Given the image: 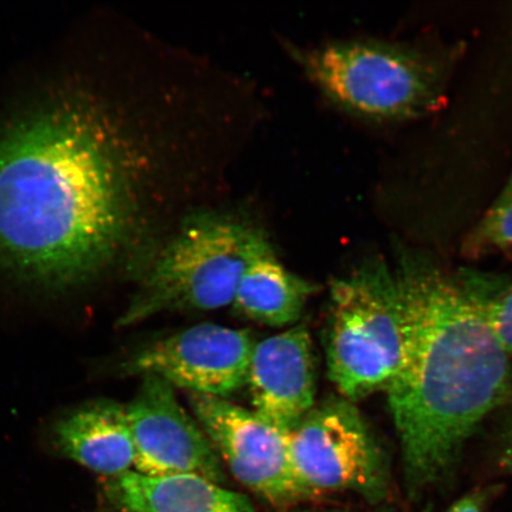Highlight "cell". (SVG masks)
Here are the masks:
<instances>
[{
	"instance_id": "obj_14",
	"label": "cell",
	"mask_w": 512,
	"mask_h": 512,
	"mask_svg": "<svg viewBox=\"0 0 512 512\" xmlns=\"http://www.w3.org/2000/svg\"><path fill=\"white\" fill-rule=\"evenodd\" d=\"M459 273L482 306L486 322L497 341L512 357V281L501 275L472 270Z\"/></svg>"
},
{
	"instance_id": "obj_16",
	"label": "cell",
	"mask_w": 512,
	"mask_h": 512,
	"mask_svg": "<svg viewBox=\"0 0 512 512\" xmlns=\"http://www.w3.org/2000/svg\"><path fill=\"white\" fill-rule=\"evenodd\" d=\"M486 494L483 491L472 492L453 504L447 512H485Z\"/></svg>"
},
{
	"instance_id": "obj_15",
	"label": "cell",
	"mask_w": 512,
	"mask_h": 512,
	"mask_svg": "<svg viewBox=\"0 0 512 512\" xmlns=\"http://www.w3.org/2000/svg\"><path fill=\"white\" fill-rule=\"evenodd\" d=\"M464 251L470 255L512 253V190L505 187L467 236Z\"/></svg>"
},
{
	"instance_id": "obj_5",
	"label": "cell",
	"mask_w": 512,
	"mask_h": 512,
	"mask_svg": "<svg viewBox=\"0 0 512 512\" xmlns=\"http://www.w3.org/2000/svg\"><path fill=\"white\" fill-rule=\"evenodd\" d=\"M305 75L342 110L376 120L418 117L438 105L437 74L408 51L374 42L292 49Z\"/></svg>"
},
{
	"instance_id": "obj_6",
	"label": "cell",
	"mask_w": 512,
	"mask_h": 512,
	"mask_svg": "<svg viewBox=\"0 0 512 512\" xmlns=\"http://www.w3.org/2000/svg\"><path fill=\"white\" fill-rule=\"evenodd\" d=\"M292 465L311 496L351 491L370 502L389 494V463L360 409L343 396H332L287 432Z\"/></svg>"
},
{
	"instance_id": "obj_17",
	"label": "cell",
	"mask_w": 512,
	"mask_h": 512,
	"mask_svg": "<svg viewBox=\"0 0 512 512\" xmlns=\"http://www.w3.org/2000/svg\"><path fill=\"white\" fill-rule=\"evenodd\" d=\"M499 464L503 469L512 472V428L504 438L501 453H499Z\"/></svg>"
},
{
	"instance_id": "obj_19",
	"label": "cell",
	"mask_w": 512,
	"mask_h": 512,
	"mask_svg": "<svg viewBox=\"0 0 512 512\" xmlns=\"http://www.w3.org/2000/svg\"><path fill=\"white\" fill-rule=\"evenodd\" d=\"M377 512H384V511H377Z\"/></svg>"
},
{
	"instance_id": "obj_4",
	"label": "cell",
	"mask_w": 512,
	"mask_h": 512,
	"mask_svg": "<svg viewBox=\"0 0 512 512\" xmlns=\"http://www.w3.org/2000/svg\"><path fill=\"white\" fill-rule=\"evenodd\" d=\"M326 362L339 395L352 402L386 393L400 368L405 317L394 266L370 256L330 284Z\"/></svg>"
},
{
	"instance_id": "obj_2",
	"label": "cell",
	"mask_w": 512,
	"mask_h": 512,
	"mask_svg": "<svg viewBox=\"0 0 512 512\" xmlns=\"http://www.w3.org/2000/svg\"><path fill=\"white\" fill-rule=\"evenodd\" d=\"M405 344L386 394L407 495L447 482L467 440L512 392L511 357L491 331L462 275L398 248Z\"/></svg>"
},
{
	"instance_id": "obj_1",
	"label": "cell",
	"mask_w": 512,
	"mask_h": 512,
	"mask_svg": "<svg viewBox=\"0 0 512 512\" xmlns=\"http://www.w3.org/2000/svg\"><path fill=\"white\" fill-rule=\"evenodd\" d=\"M125 147L76 105L34 115L0 140V261L29 283L67 288L124 251L134 213Z\"/></svg>"
},
{
	"instance_id": "obj_8",
	"label": "cell",
	"mask_w": 512,
	"mask_h": 512,
	"mask_svg": "<svg viewBox=\"0 0 512 512\" xmlns=\"http://www.w3.org/2000/svg\"><path fill=\"white\" fill-rule=\"evenodd\" d=\"M255 343L247 330L198 324L146 345L123 371L157 376L190 394L228 399L246 386Z\"/></svg>"
},
{
	"instance_id": "obj_3",
	"label": "cell",
	"mask_w": 512,
	"mask_h": 512,
	"mask_svg": "<svg viewBox=\"0 0 512 512\" xmlns=\"http://www.w3.org/2000/svg\"><path fill=\"white\" fill-rule=\"evenodd\" d=\"M268 242L264 230L236 215L192 211L153 258L119 324L232 306L243 271Z\"/></svg>"
},
{
	"instance_id": "obj_13",
	"label": "cell",
	"mask_w": 512,
	"mask_h": 512,
	"mask_svg": "<svg viewBox=\"0 0 512 512\" xmlns=\"http://www.w3.org/2000/svg\"><path fill=\"white\" fill-rule=\"evenodd\" d=\"M317 291V284L288 270L268 242L243 271L232 306L256 323L283 328L298 322Z\"/></svg>"
},
{
	"instance_id": "obj_7",
	"label": "cell",
	"mask_w": 512,
	"mask_h": 512,
	"mask_svg": "<svg viewBox=\"0 0 512 512\" xmlns=\"http://www.w3.org/2000/svg\"><path fill=\"white\" fill-rule=\"evenodd\" d=\"M189 402L221 462L249 490L278 507L312 497L294 471L286 432L228 399L189 394Z\"/></svg>"
},
{
	"instance_id": "obj_11",
	"label": "cell",
	"mask_w": 512,
	"mask_h": 512,
	"mask_svg": "<svg viewBox=\"0 0 512 512\" xmlns=\"http://www.w3.org/2000/svg\"><path fill=\"white\" fill-rule=\"evenodd\" d=\"M57 450L87 469L112 478L134 466V445L126 407L110 400L89 403L59 422Z\"/></svg>"
},
{
	"instance_id": "obj_10",
	"label": "cell",
	"mask_w": 512,
	"mask_h": 512,
	"mask_svg": "<svg viewBox=\"0 0 512 512\" xmlns=\"http://www.w3.org/2000/svg\"><path fill=\"white\" fill-rule=\"evenodd\" d=\"M316 374L305 325L256 342L246 380L253 411L279 430L292 431L316 405Z\"/></svg>"
},
{
	"instance_id": "obj_9",
	"label": "cell",
	"mask_w": 512,
	"mask_h": 512,
	"mask_svg": "<svg viewBox=\"0 0 512 512\" xmlns=\"http://www.w3.org/2000/svg\"><path fill=\"white\" fill-rule=\"evenodd\" d=\"M134 445V467L146 476L192 475L222 484V462L195 416L178 401L175 388L143 376L126 407Z\"/></svg>"
},
{
	"instance_id": "obj_12",
	"label": "cell",
	"mask_w": 512,
	"mask_h": 512,
	"mask_svg": "<svg viewBox=\"0 0 512 512\" xmlns=\"http://www.w3.org/2000/svg\"><path fill=\"white\" fill-rule=\"evenodd\" d=\"M107 494L127 512H258L247 497L192 475L157 477L130 471L112 478Z\"/></svg>"
},
{
	"instance_id": "obj_18",
	"label": "cell",
	"mask_w": 512,
	"mask_h": 512,
	"mask_svg": "<svg viewBox=\"0 0 512 512\" xmlns=\"http://www.w3.org/2000/svg\"><path fill=\"white\" fill-rule=\"evenodd\" d=\"M507 188L511 189L512 190V174H511V177H510V181L509 183L507 184Z\"/></svg>"
}]
</instances>
